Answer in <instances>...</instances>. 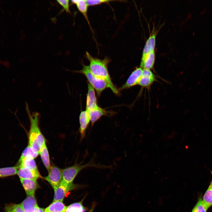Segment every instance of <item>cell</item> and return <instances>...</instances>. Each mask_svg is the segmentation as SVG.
Returning <instances> with one entry per match:
<instances>
[{"mask_svg":"<svg viewBox=\"0 0 212 212\" xmlns=\"http://www.w3.org/2000/svg\"><path fill=\"white\" fill-rule=\"evenodd\" d=\"M85 54L86 57L90 62L89 66L91 73L97 77L106 81L113 92L118 94V90L113 83L107 69L110 59L107 57L100 59L93 57L87 52Z\"/></svg>","mask_w":212,"mask_h":212,"instance_id":"cell-1","label":"cell"},{"mask_svg":"<svg viewBox=\"0 0 212 212\" xmlns=\"http://www.w3.org/2000/svg\"><path fill=\"white\" fill-rule=\"evenodd\" d=\"M26 109L30 122L28 145L34 152L39 154L41 148L46 142L39 125V114L37 112L31 114L27 106Z\"/></svg>","mask_w":212,"mask_h":212,"instance_id":"cell-2","label":"cell"},{"mask_svg":"<svg viewBox=\"0 0 212 212\" xmlns=\"http://www.w3.org/2000/svg\"><path fill=\"white\" fill-rule=\"evenodd\" d=\"M76 72L82 73L86 76L89 83L95 90L98 96H100L104 90L107 88H110L109 85L106 81L97 77L91 73L89 66L83 64L82 69Z\"/></svg>","mask_w":212,"mask_h":212,"instance_id":"cell-3","label":"cell"},{"mask_svg":"<svg viewBox=\"0 0 212 212\" xmlns=\"http://www.w3.org/2000/svg\"><path fill=\"white\" fill-rule=\"evenodd\" d=\"M62 170L55 166H52L48 175L43 178L47 181L53 188L58 186L62 180Z\"/></svg>","mask_w":212,"mask_h":212,"instance_id":"cell-4","label":"cell"},{"mask_svg":"<svg viewBox=\"0 0 212 212\" xmlns=\"http://www.w3.org/2000/svg\"><path fill=\"white\" fill-rule=\"evenodd\" d=\"M143 71V69L140 67L136 68L132 72L125 83L120 89L124 90L138 85Z\"/></svg>","mask_w":212,"mask_h":212,"instance_id":"cell-5","label":"cell"},{"mask_svg":"<svg viewBox=\"0 0 212 212\" xmlns=\"http://www.w3.org/2000/svg\"><path fill=\"white\" fill-rule=\"evenodd\" d=\"M75 185H69L60 183L57 186L54 188V196L53 202L61 201L63 202L65 195L68 191L75 188Z\"/></svg>","mask_w":212,"mask_h":212,"instance_id":"cell-6","label":"cell"},{"mask_svg":"<svg viewBox=\"0 0 212 212\" xmlns=\"http://www.w3.org/2000/svg\"><path fill=\"white\" fill-rule=\"evenodd\" d=\"M155 76L150 69H143L139 85L143 88H148L156 81Z\"/></svg>","mask_w":212,"mask_h":212,"instance_id":"cell-7","label":"cell"},{"mask_svg":"<svg viewBox=\"0 0 212 212\" xmlns=\"http://www.w3.org/2000/svg\"><path fill=\"white\" fill-rule=\"evenodd\" d=\"M98 107L97 104L95 90L91 85L89 83H88L86 110L90 111Z\"/></svg>","mask_w":212,"mask_h":212,"instance_id":"cell-8","label":"cell"},{"mask_svg":"<svg viewBox=\"0 0 212 212\" xmlns=\"http://www.w3.org/2000/svg\"><path fill=\"white\" fill-rule=\"evenodd\" d=\"M17 174L19 178L36 180L42 177L38 170H34L24 167L19 168Z\"/></svg>","mask_w":212,"mask_h":212,"instance_id":"cell-9","label":"cell"},{"mask_svg":"<svg viewBox=\"0 0 212 212\" xmlns=\"http://www.w3.org/2000/svg\"><path fill=\"white\" fill-rule=\"evenodd\" d=\"M90 122V118L88 111L86 110L82 111L79 116V130L81 139L82 140L85 137L86 130Z\"/></svg>","mask_w":212,"mask_h":212,"instance_id":"cell-10","label":"cell"},{"mask_svg":"<svg viewBox=\"0 0 212 212\" xmlns=\"http://www.w3.org/2000/svg\"><path fill=\"white\" fill-rule=\"evenodd\" d=\"M25 212H35L39 207L34 194L27 196L21 203Z\"/></svg>","mask_w":212,"mask_h":212,"instance_id":"cell-11","label":"cell"},{"mask_svg":"<svg viewBox=\"0 0 212 212\" xmlns=\"http://www.w3.org/2000/svg\"><path fill=\"white\" fill-rule=\"evenodd\" d=\"M20 180L27 196L35 194L39 187L37 180L22 178H20Z\"/></svg>","mask_w":212,"mask_h":212,"instance_id":"cell-12","label":"cell"},{"mask_svg":"<svg viewBox=\"0 0 212 212\" xmlns=\"http://www.w3.org/2000/svg\"><path fill=\"white\" fill-rule=\"evenodd\" d=\"M155 60V51L142 55L140 67L143 69L151 70L153 68Z\"/></svg>","mask_w":212,"mask_h":212,"instance_id":"cell-13","label":"cell"},{"mask_svg":"<svg viewBox=\"0 0 212 212\" xmlns=\"http://www.w3.org/2000/svg\"><path fill=\"white\" fill-rule=\"evenodd\" d=\"M88 112L92 126L101 117L107 115L108 114L107 111L99 106L95 109L88 111Z\"/></svg>","mask_w":212,"mask_h":212,"instance_id":"cell-14","label":"cell"},{"mask_svg":"<svg viewBox=\"0 0 212 212\" xmlns=\"http://www.w3.org/2000/svg\"><path fill=\"white\" fill-rule=\"evenodd\" d=\"M39 154L40 155L45 167L49 172L51 169L52 166L50 164L49 155L46 142L44 143L41 148Z\"/></svg>","mask_w":212,"mask_h":212,"instance_id":"cell-15","label":"cell"},{"mask_svg":"<svg viewBox=\"0 0 212 212\" xmlns=\"http://www.w3.org/2000/svg\"><path fill=\"white\" fill-rule=\"evenodd\" d=\"M67 206L61 201L52 202L45 209L44 212H65Z\"/></svg>","mask_w":212,"mask_h":212,"instance_id":"cell-16","label":"cell"},{"mask_svg":"<svg viewBox=\"0 0 212 212\" xmlns=\"http://www.w3.org/2000/svg\"><path fill=\"white\" fill-rule=\"evenodd\" d=\"M156 34H153L150 35L147 40L144 46L142 53L143 55L155 51V45Z\"/></svg>","mask_w":212,"mask_h":212,"instance_id":"cell-17","label":"cell"},{"mask_svg":"<svg viewBox=\"0 0 212 212\" xmlns=\"http://www.w3.org/2000/svg\"><path fill=\"white\" fill-rule=\"evenodd\" d=\"M17 166L19 168L24 167L34 170H38L34 159L30 157L24 158L20 162L17 163Z\"/></svg>","mask_w":212,"mask_h":212,"instance_id":"cell-18","label":"cell"},{"mask_svg":"<svg viewBox=\"0 0 212 212\" xmlns=\"http://www.w3.org/2000/svg\"><path fill=\"white\" fill-rule=\"evenodd\" d=\"M71 1L72 3L76 5L78 10L83 14L87 21L88 24L90 25L87 16V10L88 6L86 0H72Z\"/></svg>","mask_w":212,"mask_h":212,"instance_id":"cell-19","label":"cell"},{"mask_svg":"<svg viewBox=\"0 0 212 212\" xmlns=\"http://www.w3.org/2000/svg\"><path fill=\"white\" fill-rule=\"evenodd\" d=\"M211 173L212 175V171ZM202 199L204 203L208 208L212 206V178Z\"/></svg>","mask_w":212,"mask_h":212,"instance_id":"cell-20","label":"cell"},{"mask_svg":"<svg viewBox=\"0 0 212 212\" xmlns=\"http://www.w3.org/2000/svg\"><path fill=\"white\" fill-rule=\"evenodd\" d=\"M19 168L17 166L0 168V178H3L17 174Z\"/></svg>","mask_w":212,"mask_h":212,"instance_id":"cell-21","label":"cell"},{"mask_svg":"<svg viewBox=\"0 0 212 212\" xmlns=\"http://www.w3.org/2000/svg\"><path fill=\"white\" fill-rule=\"evenodd\" d=\"M84 198L79 202L72 203L67 206L65 212H85L86 209L82 204Z\"/></svg>","mask_w":212,"mask_h":212,"instance_id":"cell-22","label":"cell"},{"mask_svg":"<svg viewBox=\"0 0 212 212\" xmlns=\"http://www.w3.org/2000/svg\"><path fill=\"white\" fill-rule=\"evenodd\" d=\"M38 153L34 152L31 148L28 145L22 152L18 163L20 162L24 158L28 157H30L35 158L39 155Z\"/></svg>","mask_w":212,"mask_h":212,"instance_id":"cell-23","label":"cell"},{"mask_svg":"<svg viewBox=\"0 0 212 212\" xmlns=\"http://www.w3.org/2000/svg\"><path fill=\"white\" fill-rule=\"evenodd\" d=\"M5 212H25L20 204H7L4 207Z\"/></svg>","mask_w":212,"mask_h":212,"instance_id":"cell-24","label":"cell"},{"mask_svg":"<svg viewBox=\"0 0 212 212\" xmlns=\"http://www.w3.org/2000/svg\"><path fill=\"white\" fill-rule=\"evenodd\" d=\"M208 208L203 202L202 198L200 197L191 212H207Z\"/></svg>","mask_w":212,"mask_h":212,"instance_id":"cell-25","label":"cell"},{"mask_svg":"<svg viewBox=\"0 0 212 212\" xmlns=\"http://www.w3.org/2000/svg\"><path fill=\"white\" fill-rule=\"evenodd\" d=\"M57 1L67 12L71 13L69 8V0H58Z\"/></svg>","mask_w":212,"mask_h":212,"instance_id":"cell-26","label":"cell"},{"mask_svg":"<svg viewBox=\"0 0 212 212\" xmlns=\"http://www.w3.org/2000/svg\"><path fill=\"white\" fill-rule=\"evenodd\" d=\"M113 0H86L88 6H92L104 3H108L113 1Z\"/></svg>","mask_w":212,"mask_h":212,"instance_id":"cell-27","label":"cell"},{"mask_svg":"<svg viewBox=\"0 0 212 212\" xmlns=\"http://www.w3.org/2000/svg\"><path fill=\"white\" fill-rule=\"evenodd\" d=\"M45 209L38 207L36 210L35 212H44Z\"/></svg>","mask_w":212,"mask_h":212,"instance_id":"cell-28","label":"cell"},{"mask_svg":"<svg viewBox=\"0 0 212 212\" xmlns=\"http://www.w3.org/2000/svg\"><path fill=\"white\" fill-rule=\"evenodd\" d=\"M92 208L90 210V211L89 212H92L93 210V208Z\"/></svg>","mask_w":212,"mask_h":212,"instance_id":"cell-29","label":"cell"}]
</instances>
